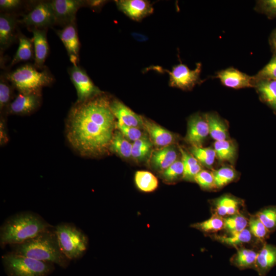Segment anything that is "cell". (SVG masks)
Returning <instances> with one entry per match:
<instances>
[{
	"mask_svg": "<svg viewBox=\"0 0 276 276\" xmlns=\"http://www.w3.org/2000/svg\"><path fill=\"white\" fill-rule=\"evenodd\" d=\"M254 88L262 102L276 113V81L259 80L255 82Z\"/></svg>",
	"mask_w": 276,
	"mask_h": 276,
	"instance_id": "obj_23",
	"label": "cell"
},
{
	"mask_svg": "<svg viewBox=\"0 0 276 276\" xmlns=\"http://www.w3.org/2000/svg\"><path fill=\"white\" fill-rule=\"evenodd\" d=\"M253 76L254 82L259 80L276 81V54H272L268 63Z\"/></svg>",
	"mask_w": 276,
	"mask_h": 276,
	"instance_id": "obj_40",
	"label": "cell"
},
{
	"mask_svg": "<svg viewBox=\"0 0 276 276\" xmlns=\"http://www.w3.org/2000/svg\"><path fill=\"white\" fill-rule=\"evenodd\" d=\"M132 143L119 131H116L111 140L109 150L124 158L131 157Z\"/></svg>",
	"mask_w": 276,
	"mask_h": 276,
	"instance_id": "obj_30",
	"label": "cell"
},
{
	"mask_svg": "<svg viewBox=\"0 0 276 276\" xmlns=\"http://www.w3.org/2000/svg\"><path fill=\"white\" fill-rule=\"evenodd\" d=\"M13 252L35 260L48 262L66 268L70 260L62 252L55 228L48 229L24 242L11 245Z\"/></svg>",
	"mask_w": 276,
	"mask_h": 276,
	"instance_id": "obj_3",
	"label": "cell"
},
{
	"mask_svg": "<svg viewBox=\"0 0 276 276\" xmlns=\"http://www.w3.org/2000/svg\"><path fill=\"white\" fill-rule=\"evenodd\" d=\"M192 226L209 236L223 229L224 218L216 214H212L211 217L202 222L194 224Z\"/></svg>",
	"mask_w": 276,
	"mask_h": 276,
	"instance_id": "obj_34",
	"label": "cell"
},
{
	"mask_svg": "<svg viewBox=\"0 0 276 276\" xmlns=\"http://www.w3.org/2000/svg\"><path fill=\"white\" fill-rule=\"evenodd\" d=\"M2 263L8 276H49L54 264L35 260L13 252L2 256Z\"/></svg>",
	"mask_w": 276,
	"mask_h": 276,
	"instance_id": "obj_5",
	"label": "cell"
},
{
	"mask_svg": "<svg viewBox=\"0 0 276 276\" xmlns=\"http://www.w3.org/2000/svg\"><path fill=\"white\" fill-rule=\"evenodd\" d=\"M275 265H276V246L266 242L259 249L255 269L261 275H263Z\"/></svg>",
	"mask_w": 276,
	"mask_h": 276,
	"instance_id": "obj_22",
	"label": "cell"
},
{
	"mask_svg": "<svg viewBox=\"0 0 276 276\" xmlns=\"http://www.w3.org/2000/svg\"><path fill=\"white\" fill-rule=\"evenodd\" d=\"M60 248L70 261L81 258L88 247L87 236L74 224L63 222L55 227Z\"/></svg>",
	"mask_w": 276,
	"mask_h": 276,
	"instance_id": "obj_6",
	"label": "cell"
},
{
	"mask_svg": "<svg viewBox=\"0 0 276 276\" xmlns=\"http://www.w3.org/2000/svg\"><path fill=\"white\" fill-rule=\"evenodd\" d=\"M37 69L34 65L27 64L5 75L19 93L41 92L42 88L53 83L54 78L47 70Z\"/></svg>",
	"mask_w": 276,
	"mask_h": 276,
	"instance_id": "obj_4",
	"label": "cell"
},
{
	"mask_svg": "<svg viewBox=\"0 0 276 276\" xmlns=\"http://www.w3.org/2000/svg\"><path fill=\"white\" fill-rule=\"evenodd\" d=\"M54 12L56 24L65 26L76 21L78 10L85 6V1L53 0L51 1Z\"/></svg>",
	"mask_w": 276,
	"mask_h": 276,
	"instance_id": "obj_11",
	"label": "cell"
},
{
	"mask_svg": "<svg viewBox=\"0 0 276 276\" xmlns=\"http://www.w3.org/2000/svg\"><path fill=\"white\" fill-rule=\"evenodd\" d=\"M178 154L173 144L160 148L152 152L151 164L154 169L162 172L178 159Z\"/></svg>",
	"mask_w": 276,
	"mask_h": 276,
	"instance_id": "obj_21",
	"label": "cell"
},
{
	"mask_svg": "<svg viewBox=\"0 0 276 276\" xmlns=\"http://www.w3.org/2000/svg\"><path fill=\"white\" fill-rule=\"evenodd\" d=\"M205 116L211 137L215 141L229 140L228 127L224 120L215 112L209 113Z\"/></svg>",
	"mask_w": 276,
	"mask_h": 276,
	"instance_id": "obj_24",
	"label": "cell"
},
{
	"mask_svg": "<svg viewBox=\"0 0 276 276\" xmlns=\"http://www.w3.org/2000/svg\"><path fill=\"white\" fill-rule=\"evenodd\" d=\"M164 71L169 74L170 85L182 89H191L196 84L203 81L200 78V63H197L194 70H190L186 65L180 63L173 67L171 71L166 70Z\"/></svg>",
	"mask_w": 276,
	"mask_h": 276,
	"instance_id": "obj_8",
	"label": "cell"
},
{
	"mask_svg": "<svg viewBox=\"0 0 276 276\" xmlns=\"http://www.w3.org/2000/svg\"><path fill=\"white\" fill-rule=\"evenodd\" d=\"M248 217L243 213L224 218L223 229L226 235L240 232L248 226Z\"/></svg>",
	"mask_w": 276,
	"mask_h": 276,
	"instance_id": "obj_32",
	"label": "cell"
},
{
	"mask_svg": "<svg viewBox=\"0 0 276 276\" xmlns=\"http://www.w3.org/2000/svg\"><path fill=\"white\" fill-rule=\"evenodd\" d=\"M255 10L265 15L269 19L276 18V0H260L256 2Z\"/></svg>",
	"mask_w": 276,
	"mask_h": 276,
	"instance_id": "obj_42",
	"label": "cell"
},
{
	"mask_svg": "<svg viewBox=\"0 0 276 276\" xmlns=\"http://www.w3.org/2000/svg\"><path fill=\"white\" fill-rule=\"evenodd\" d=\"M68 73L77 91L78 98L76 102H83L102 94L85 71L80 66L72 65L68 68Z\"/></svg>",
	"mask_w": 276,
	"mask_h": 276,
	"instance_id": "obj_9",
	"label": "cell"
},
{
	"mask_svg": "<svg viewBox=\"0 0 276 276\" xmlns=\"http://www.w3.org/2000/svg\"><path fill=\"white\" fill-rule=\"evenodd\" d=\"M269 44L272 54H276V28L272 31L269 36Z\"/></svg>",
	"mask_w": 276,
	"mask_h": 276,
	"instance_id": "obj_46",
	"label": "cell"
},
{
	"mask_svg": "<svg viewBox=\"0 0 276 276\" xmlns=\"http://www.w3.org/2000/svg\"><path fill=\"white\" fill-rule=\"evenodd\" d=\"M133 37L139 41H144L147 39L146 36L139 34L138 33H133L132 34Z\"/></svg>",
	"mask_w": 276,
	"mask_h": 276,
	"instance_id": "obj_47",
	"label": "cell"
},
{
	"mask_svg": "<svg viewBox=\"0 0 276 276\" xmlns=\"http://www.w3.org/2000/svg\"><path fill=\"white\" fill-rule=\"evenodd\" d=\"M190 151L201 165L209 168H211L216 157L215 151L212 147L192 146Z\"/></svg>",
	"mask_w": 276,
	"mask_h": 276,
	"instance_id": "obj_38",
	"label": "cell"
},
{
	"mask_svg": "<svg viewBox=\"0 0 276 276\" xmlns=\"http://www.w3.org/2000/svg\"><path fill=\"white\" fill-rule=\"evenodd\" d=\"M255 214L270 234L276 231V205L264 207Z\"/></svg>",
	"mask_w": 276,
	"mask_h": 276,
	"instance_id": "obj_39",
	"label": "cell"
},
{
	"mask_svg": "<svg viewBox=\"0 0 276 276\" xmlns=\"http://www.w3.org/2000/svg\"><path fill=\"white\" fill-rule=\"evenodd\" d=\"M214 77L219 79L224 86L231 88H254L255 86L254 76L233 67L218 71Z\"/></svg>",
	"mask_w": 276,
	"mask_h": 276,
	"instance_id": "obj_14",
	"label": "cell"
},
{
	"mask_svg": "<svg viewBox=\"0 0 276 276\" xmlns=\"http://www.w3.org/2000/svg\"><path fill=\"white\" fill-rule=\"evenodd\" d=\"M116 129H118L127 139L133 142L145 134L141 130L142 129L127 126L117 121L116 123Z\"/></svg>",
	"mask_w": 276,
	"mask_h": 276,
	"instance_id": "obj_43",
	"label": "cell"
},
{
	"mask_svg": "<svg viewBox=\"0 0 276 276\" xmlns=\"http://www.w3.org/2000/svg\"><path fill=\"white\" fill-rule=\"evenodd\" d=\"M211 205L212 214H216L224 218L242 213L244 202L239 198L226 194L212 199Z\"/></svg>",
	"mask_w": 276,
	"mask_h": 276,
	"instance_id": "obj_12",
	"label": "cell"
},
{
	"mask_svg": "<svg viewBox=\"0 0 276 276\" xmlns=\"http://www.w3.org/2000/svg\"><path fill=\"white\" fill-rule=\"evenodd\" d=\"M118 8L134 20H139L153 11L150 3L144 0H120L116 1Z\"/></svg>",
	"mask_w": 276,
	"mask_h": 276,
	"instance_id": "obj_19",
	"label": "cell"
},
{
	"mask_svg": "<svg viewBox=\"0 0 276 276\" xmlns=\"http://www.w3.org/2000/svg\"><path fill=\"white\" fill-rule=\"evenodd\" d=\"M47 29L30 28L32 32V40L34 53V65L43 70L44 64L49 52V45L47 37Z\"/></svg>",
	"mask_w": 276,
	"mask_h": 276,
	"instance_id": "obj_18",
	"label": "cell"
},
{
	"mask_svg": "<svg viewBox=\"0 0 276 276\" xmlns=\"http://www.w3.org/2000/svg\"><path fill=\"white\" fill-rule=\"evenodd\" d=\"M18 47L10 63V66L34 58L32 39L29 38L21 33L18 34Z\"/></svg>",
	"mask_w": 276,
	"mask_h": 276,
	"instance_id": "obj_27",
	"label": "cell"
},
{
	"mask_svg": "<svg viewBox=\"0 0 276 276\" xmlns=\"http://www.w3.org/2000/svg\"><path fill=\"white\" fill-rule=\"evenodd\" d=\"M14 87L7 79L5 75H1L0 78V110L6 111L13 100Z\"/></svg>",
	"mask_w": 276,
	"mask_h": 276,
	"instance_id": "obj_37",
	"label": "cell"
},
{
	"mask_svg": "<svg viewBox=\"0 0 276 276\" xmlns=\"http://www.w3.org/2000/svg\"><path fill=\"white\" fill-rule=\"evenodd\" d=\"M215 189H220L235 181L238 176L232 167L224 166L212 171Z\"/></svg>",
	"mask_w": 276,
	"mask_h": 276,
	"instance_id": "obj_35",
	"label": "cell"
},
{
	"mask_svg": "<svg viewBox=\"0 0 276 276\" xmlns=\"http://www.w3.org/2000/svg\"><path fill=\"white\" fill-rule=\"evenodd\" d=\"M110 101L101 94L77 102L71 108L66 135L72 147L83 156H98L109 149L116 128Z\"/></svg>",
	"mask_w": 276,
	"mask_h": 276,
	"instance_id": "obj_1",
	"label": "cell"
},
{
	"mask_svg": "<svg viewBox=\"0 0 276 276\" xmlns=\"http://www.w3.org/2000/svg\"><path fill=\"white\" fill-rule=\"evenodd\" d=\"M22 2L20 0H1L0 9L2 12L12 13V11L19 8Z\"/></svg>",
	"mask_w": 276,
	"mask_h": 276,
	"instance_id": "obj_45",
	"label": "cell"
},
{
	"mask_svg": "<svg viewBox=\"0 0 276 276\" xmlns=\"http://www.w3.org/2000/svg\"><path fill=\"white\" fill-rule=\"evenodd\" d=\"M18 19L13 13H1L0 15V50L7 49L18 36L17 26Z\"/></svg>",
	"mask_w": 276,
	"mask_h": 276,
	"instance_id": "obj_16",
	"label": "cell"
},
{
	"mask_svg": "<svg viewBox=\"0 0 276 276\" xmlns=\"http://www.w3.org/2000/svg\"><path fill=\"white\" fill-rule=\"evenodd\" d=\"M153 145L150 138L145 134L132 143L131 157L137 162L145 160L151 155Z\"/></svg>",
	"mask_w": 276,
	"mask_h": 276,
	"instance_id": "obj_31",
	"label": "cell"
},
{
	"mask_svg": "<svg viewBox=\"0 0 276 276\" xmlns=\"http://www.w3.org/2000/svg\"><path fill=\"white\" fill-rule=\"evenodd\" d=\"M53 227L37 214L22 212L8 217L0 228V245L19 244Z\"/></svg>",
	"mask_w": 276,
	"mask_h": 276,
	"instance_id": "obj_2",
	"label": "cell"
},
{
	"mask_svg": "<svg viewBox=\"0 0 276 276\" xmlns=\"http://www.w3.org/2000/svg\"><path fill=\"white\" fill-rule=\"evenodd\" d=\"M214 149L216 156L221 162H234L237 154V148L235 144L229 140L215 141Z\"/></svg>",
	"mask_w": 276,
	"mask_h": 276,
	"instance_id": "obj_29",
	"label": "cell"
},
{
	"mask_svg": "<svg viewBox=\"0 0 276 276\" xmlns=\"http://www.w3.org/2000/svg\"><path fill=\"white\" fill-rule=\"evenodd\" d=\"M209 134L205 114L199 113L191 116L188 123L186 141L192 146L201 147Z\"/></svg>",
	"mask_w": 276,
	"mask_h": 276,
	"instance_id": "obj_15",
	"label": "cell"
},
{
	"mask_svg": "<svg viewBox=\"0 0 276 276\" xmlns=\"http://www.w3.org/2000/svg\"><path fill=\"white\" fill-rule=\"evenodd\" d=\"M181 160L183 165L182 179L189 181H194L197 174L202 170V165L190 153L179 147Z\"/></svg>",
	"mask_w": 276,
	"mask_h": 276,
	"instance_id": "obj_28",
	"label": "cell"
},
{
	"mask_svg": "<svg viewBox=\"0 0 276 276\" xmlns=\"http://www.w3.org/2000/svg\"><path fill=\"white\" fill-rule=\"evenodd\" d=\"M143 120L144 129L153 145L160 148L173 144L175 137L172 133L151 121Z\"/></svg>",
	"mask_w": 276,
	"mask_h": 276,
	"instance_id": "obj_20",
	"label": "cell"
},
{
	"mask_svg": "<svg viewBox=\"0 0 276 276\" xmlns=\"http://www.w3.org/2000/svg\"><path fill=\"white\" fill-rule=\"evenodd\" d=\"M41 103V92L18 94L10 104L7 113L25 116L34 112Z\"/></svg>",
	"mask_w": 276,
	"mask_h": 276,
	"instance_id": "obj_10",
	"label": "cell"
},
{
	"mask_svg": "<svg viewBox=\"0 0 276 276\" xmlns=\"http://www.w3.org/2000/svg\"><path fill=\"white\" fill-rule=\"evenodd\" d=\"M183 165L181 159H177L170 166L162 172L163 178L167 182H174L180 178H182Z\"/></svg>",
	"mask_w": 276,
	"mask_h": 276,
	"instance_id": "obj_41",
	"label": "cell"
},
{
	"mask_svg": "<svg viewBox=\"0 0 276 276\" xmlns=\"http://www.w3.org/2000/svg\"><path fill=\"white\" fill-rule=\"evenodd\" d=\"M247 227L260 245L266 242V240L269 238L270 233L256 214L249 215Z\"/></svg>",
	"mask_w": 276,
	"mask_h": 276,
	"instance_id": "obj_33",
	"label": "cell"
},
{
	"mask_svg": "<svg viewBox=\"0 0 276 276\" xmlns=\"http://www.w3.org/2000/svg\"><path fill=\"white\" fill-rule=\"evenodd\" d=\"M134 179L137 187L143 192H152L158 187L157 178L149 171H137L135 173Z\"/></svg>",
	"mask_w": 276,
	"mask_h": 276,
	"instance_id": "obj_36",
	"label": "cell"
},
{
	"mask_svg": "<svg viewBox=\"0 0 276 276\" xmlns=\"http://www.w3.org/2000/svg\"><path fill=\"white\" fill-rule=\"evenodd\" d=\"M18 23L27 27L47 29L56 24L53 7L50 2L41 1L36 3L27 13L22 15Z\"/></svg>",
	"mask_w": 276,
	"mask_h": 276,
	"instance_id": "obj_7",
	"label": "cell"
},
{
	"mask_svg": "<svg viewBox=\"0 0 276 276\" xmlns=\"http://www.w3.org/2000/svg\"><path fill=\"white\" fill-rule=\"evenodd\" d=\"M56 32L64 44L73 65H78L80 47L76 21Z\"/></svg>",
	"mask_w": 276,
	"mask_h": 276,
	"instance_id": "obj_13",
	"label": "cell"
},
{
	"mask_svg": "<svg viewBox=\"0 0 276 276\" xmlns=\"http://www.w3.org/2000/svg\"><path fill=\"white\" fill-rule=\"evenodd\" d=\"M209 236L224 245L235 248L251 242L253 237L248 227L240 232L232 235H219L216 234Z\"/></svg>",
	"mask_w": 276,
	"mask_h": 276,
	"instance_id": "obj_26",
	"label": "cell"
},
{
	"mask_svg": "<svg viewBox=\"0 0 276 276\" xmlns=\"http://www.w3.org/2000/svg\"><path fill=\"white\" fill-rule=\"evenodd\" d=\"M111 111L117 122L124 125L144 129L143 118L118 100L110 101Z\"/></svg>",
	"mask_w": 276,
	"mask_h": 276,
	"instance_id": "obj_17",
	"label": "cell"
},
{
	"mask_svg": "<svg viewBox=\"0 0 276 276\" xmlns=\"http://www.w3.org/2000/svg\"><path fill=\"white\" fill-rule=\"evenodd\" d=\"M194 181L204 190L215 189L212 171L202 169L197 174L195 177Z\"/></svg>",
	"mask_w": 276,
	"mask_h": 276,
	"instance_id": "obj_44",
	"label": "cell"
},
{
	"mask_svg": "<svg viewBox=\"0 0 276 276\" xmlns=\"http://www.w3.org/2000/svg\"><path fill=\"white\" fill-rule=\"evenodd\" d=\"M236 249V252L231 259V263L240 269L255 268L259 249L256 250L244 246L237 247Z\"/></svg>",
	"mask_w": 276,
	"mask_h": 276,
	"instance_id": "obj_25",
	"label": "cell"
}]
</instances>
